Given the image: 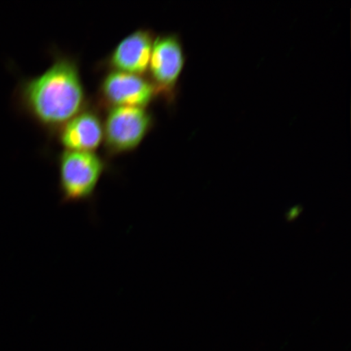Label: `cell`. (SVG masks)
I'll use <instances>...</instances> for the list:
<instances>
[{
  "mask_svg": "<svg viewBox=\"0 0 351 351\" xmlns=\"http://www.w3.org/2000/svg\"><path fill=\"white\" fill-rule=\"evenodd\" d=\"M17 109L51 132H58L89 104L78 61L57 54L39 75L22 78L14 92Z\"/></svg>",
  "mask_w": 351,
  "mask_h": 351,
  "instance_id": "6da1fadb",
  "label": "cell"
},
{
  "mask_svg": "<svg viewBox=\"0 0 351 351\" xmlns=\"http://www.w3.org/2000/svg\"><path fill=\"white\" fill-rule=\"evenodd\" d=\"M58 169L60 203L91 204L108 166L95 152L64 150L58 158Z\"/></svg>",
  "mask_w": 351,
  "mask_h": 351,
  "instance_id": "7a4b0ae2",
  "label": "cell"
},
{
  "mask_svg": "<svg viewBox=\"0 0 351 351\" xmlns=\"http://www.w3.org/2000/svg\"><path fill=\"white\" fill-rule=\"evenodd\" d=\"M107 110L103 142L108 157L134 151L155 125V117L147 108L120 106Z\"/></svg>",
  "mask_w": 351,
  "mask_h": 351,
  "instance_id": "3957f363",
  "label": "cell"
},
{
  "mask_svg": "<svg viewBox=\"0 0 351 351\" xmlns=\"http://www.w3.org/2000/svg\"><path fill=\"white\" fill-rule=\"evenodd\" d=\"M186 56L179 34L168 33L156 36L153 43L147 78L158 97L173 104L178 93V82L185 67Z\"/></svg>",
  "mask_w": 351,
  "mask_h": 351,
  "instance_id": "277c9868",
  "label": "cell"
},
{
  "mask_svg": "<svg viewBox=\"0 0 351 351\" xmlns=\"http://www.w3.org/2000/svg\"><path fill=\"white\" fill-rule=\"evenodd\" d=\"M158 98L149 79L138 74L109 71L100 82L99 106L104 108L129 106L147 108Z\"/></svg>",
  "mask_w": 351,
  "mask_h": 351,
  "instance_id": "5b68a950",
  "label": "cell"
},
{
  "mask_svg": "<svg viewBox=\"0 0 351 351\" xmlns=\"http://www.w3.org/2000/svg\"><path fill=\"white\" fill-rule=\"evenodd\" d=\"M156 35L151 29H136L114 47L100 67L109 71H119L145 75L147 73Z\"/></svg>",
  "mask_w": 351,
  "mask_h": 351,
  "instance_id": "8992f818",
  "label": "cell"
},
{
  "mask_svg": "<svg viewBox=\"0 0 351 351\" xmlns=\"http://www.w3.org/2000/svg\"><path fill=\"white\" fill-rule=\"evenodd\" d=\"M64 150L95 152L104 141V120L98 108L87 107L58 131Z\"/></svg>",
  "mask_w": 351,
  "mask_h": 351,
  "instance_id": "52a82bcc",
  "label": "cell"
}]
</instances>
